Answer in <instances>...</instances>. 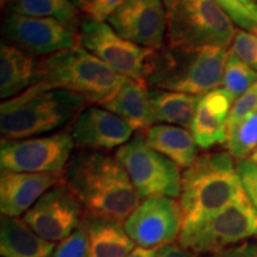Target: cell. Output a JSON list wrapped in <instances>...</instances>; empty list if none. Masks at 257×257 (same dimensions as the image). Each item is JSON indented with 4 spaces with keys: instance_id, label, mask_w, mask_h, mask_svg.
Instances as JSON below:
<instances>
[{
    "instance_id": "1",
    "label": "cell",
    "mask_w": 257,
    "mask_h": 257,
    "mask_svg": "<svg viewBox=\"0 0 257 257\" xmlns=\"http://www.w3.org/2000/svg\"><path fill=\"white\" fill-rule=\"evenodd\" d=\"M62 181L78 199L83 216L124 224L142 201L119 161L101 152L83 150L74 155Z\"/></svg>"
},
{
    "instance_id": "2",
    "label": "cell",
    "mask_w": 257,
    "mask_h": 257,
    "mask_svg": "<svg viewBox=\"0 0 257 257\" xmlns=\"http://www.w3.org/2000/svg\"><path fill=\"white\" fill-rule=\"evenodd\" d=\"M229 51L218 46L153 49L144 69V81L153 88L204 95L223 81Z\"/></svg>"
},
{
    "instance_id": "3",
    "label": "cell",
    "mask_w": 257,
    "mask_h": 257,
    "mask_svg": "<svg viewBox=\"0 0 257 257\" xmlns=\"http://www.w3.org/2000/svg\"><path fill=\"white\" fill-rule=\"evenodd\" d=\"M243 193L233 157L229 153H206L198 156L181 176V230L214 216Z\"/></svg>"
},
{
    "instance_id": "4",
    "label": "cell",
    "mask_w": 257,
    "mask_h": 257,
    "mask_svg": "<svg viewBox=\"0 0 257 257\" xmlns=\"http://www.w3.org/2000/svg\"><path fill=\"white\" fill-rule=\"evenodd\" d=\"M87 104L75 93L32 85L0 106L3 140L43 136L78 117Z\"/></svg>"
},
{
    "instance_id": "5",
    "label": "cell",
    "mask_w": 257,
    "mask_h": 257,
    "mask_svg": "<svg viewBox=\"0 0 257 257\" xmlns=\"http://www.w3.org/2000/svg\"><path fill=\"white\" fill-rule=\"evenodd\" d=\"M126 79L81 46L38 60L34 85L75 93L102 106Z\"/></svg>"
},
{
    "instance_id": "6",
    "label": "cell",
    "mask_w": 257,
    "mask_h": 257,
    "mask_svg": "<svg viewBox=\"0 0 257 257\" xmlns=\"http://www.w3.org/2000/svg\"><path fill=\"white\" fill-rule=\"evenodd\" d=\"M163 6L167 46L226 48L233 42L232 19L216 0H163Z\"/></svg>"
},
{
    "instance_id": "7",
    "label": "cell",
    "mask_w": 257,
    "mask_h": 257,
    "mask_svg": "<svg viewBox=\"0 0 257 257\" xmlns=\"http://www.w3.org/2000/svg\"><path fill=\"white\" fill-rule=\"evenodd\" d=\"M250 238H257V210L243 193L214 216L181 230L179 243L197 255H210Z\"/></svg>"
},
{
    "instance_id": "8",
    "label": "cell",
    "mask_w": 257,
    "mask_h": 257,
    "mask_svg": "<svg viewBox=\"0 0 257 257\" xmlns=\"http://www.w3.org/2000/svg\"><path fill=\"white\" fill-rule=\"evenodd\" d=\"M114 156L142 198L180 197V167L148 146L143 135H136L118 148Z\"/></svg>"
},
{
    "instance_id": "9",
    "label": "cell",
    "mask_w": 257,
    "mask_h": 257,
    "mask_svg": "<svg viewBox=\"0 0 257 257\" xmlns=\"http://www.w3.org/2000/svg\"><path fill=\"white\" fill-rule=\"evenodd\" d=\"M75 148L70 131L43 136L3 140L0 147L2 170L16 173L61 174L72 159Z\"/></svg>"
},
{
    "instance_id": "10",
    "label": "cell",
    "mask_w": 257,
    "mask_h": 257,
    "mask_svg": "<svg viewBox=\"0 0 257 257\" xmlns=\"http://www.w3.org/2000/svg\"><path fill=\"white\" fill-rule=\"evenodd\" d=\"M79 43L125 78L144 81V69L153 49L125 40L110 24L86 17L78 24ZM146 82V81H144Z\"/></svg>"
},
{
    "instance_id": "11",
    "label": "cell",
    "mask_w": 257,
    "mask_h": 257,
    "mask_svg": "<svg viewBox=\"0 0 257 257\" xmlns=\"http://www.w3.org/2000/svg\"><path fill=\"white\" fill-rule=\"evenodd\" d=\"M78 24L10 12L3 22V35L32 56H49L79 46Z\"/></svg>"
},
{
    "instance_id": "12",
    "label": "cell",
    "mask_w": 257,
    "mask_h": 257,
    "mask_svg": "<svg viewBox=\"0 0 257 257\" xmlns=\"http://www.w3.org/2000/svg\"><path fill=\"white\" fill-rule=\"evenodd\" d=\"M123 225L136 245L159 249L179 240L182 229L181 208L173 198H144Z\"/></svg>"
},
{
    "instance_id": "13",
    "label": "cell",
    "mask_w": 257,
    "mask_h": 257,
    "mask_svg": "<svg viewBox=\"0 0 257 257\" xmlns=\"http://www.w3.org/2000/svg\"><path fill=\"white\" fill-rule=\"evenodd\" d=\"M83 210L70 189L61 181L38 199L23 219L42 238L56 243L81 224Z\"/></svg>"
},
{
    "instance_id": "14",
    "label": "cell",
    "mask_w": 257,
    "mask_h": 257,
    "mask_svg": "<svg viewBox=\"0 0 257 257\" xmlns=\"http://www.w3.org/2000/svg\"><path fill=\"white\" fill-rule=\"evenodd\" d=\"M107 22L125 40L148 49H159L166 40L163 0H127Z\"/></svg>"
},
{
    "instance_id": "15",
    "label": "cell",
    "mask_w": 257,
    "mask_h": 257,
    "mask_svg": "<svg viewBox=\"0 0 257 257\" xmlns=\"http://www.w3.org/2000/svg\"><path fill=\"white\" fill-rule=\"evenodd\" d=\"M70 135L75 147L89 152H107L126 144L133 138L134 128L102 106H89L74 119Z\"/></svg>"
},
{
    "instance_id": "16",
    "label": "cell",
    "mask_w": 257,
    "mask_h": 257,
    "mask_svg": "<svg viewBox=\"0 0 257 257\" xmlns=\"http://www.w3.org/2000/svg\"><path fill=\"white\" fill-rule=\"evenodd\" d=\"M63 173H16L2 170L0 211L5 217L19 218L34 206L44 193L62 181Z\"/></svg>"
},
{
    "instance_id": "17",
    "label": "cell",
    "mask_w": 257,
    "mask_h": 257,
    "mask_svg": "<svg viewBox=\"0 0 257 257\" xmlns=\"http://www.w3.org/2000/svg\"><path fill=\"white\" fill-rule=\"evenodd\" d=\"M233 102L232 96L220 87L201 95L189 127L198 147L210 149L225 143L227 118Z\"/></svg>"
},
{
    "instance_id": "18",
    "label": "cell",
    "mask_w": 257,
    "mask_h": 257,
    "mask_svg": "<svg viewBox=\"0 0 257 257\" xmlns=\"http://www.w3.org/2000/svg\"><path fill=\"white\" fill-rule=\"evenodd\" d=\"M102 107L126 121L134 131H148L156 123L147 83L126 78Z\"/></svg>"
},
{
    "instance_id": "19",
    "label": "cell",
    "mask_w": 257,
    "mask_h": 257,
    "mask_svg": "<svg viewBox=\"0 0 257 257\" xmlns=\"http://www.w3.org/2000/svg\"><path fill=\"white\" fill-rule=\"evenodd\" d=\"M38 60L10 42L0 46V96L11 99L27 91L36 79Z\"/></svg>"
},
{
    "instance_id": "20",
    "label": "cell",
    "mask_w": 257,
    "mask_h": 257,
    "mask_svg": "<svg viewBox=\"0 0 257 257\" xmlns=\"http://www.w3.org/2000/svg\"><path fill=\"white\" fill-rule=\"evenodd\" d=\"M56 244L42 238L24 219L2 217L0 253L3 257H51Z\"/></svg>"
},
{
    "instance_id": "21",
    "label": "cell",
    "mask_w": 257,
    "mask_h": 257,
    "mask_svg": "<svg viewBox=\"0 0 257 257\" xmlns=\"http://www.w3.org/2000/svg\"><path fill=\"white\" fill-rule=\"evenodd\" d=\"M81 225L87 232L89 257H125L136 248L118 221L83 216Z\"/></svg>"
},
{
    "instance_id": "22",
    "label": "cell",
    "mask_w": 257,
    "mask_h": 257,
    "mask_svg": "<svg viewBox=\"0 0 257 257\" xmlns=\"http://www.w3.org/2000/svg\"><path fill=\"white\" fill-rule=\"evenodd\" d=\"M148 146L180 168H188L198 157V146L186 127L169 124L154 125L147 131Z\"/></svg>"
},
{
    "instance_id": "23",
    "label": "cell",
    "mask_w": 257,
    "mask_h": 257,
    "mask_svg": "<svg viewBox=\"0 0 257 257\" xmlns=\"http://www.w3.org/2000/svg\"><path fill=\"white\" fill-rule=\"evenodd\" d=\"M156 121L191 127L201 95L152 88L149 91Z\"/></svg>"
},
{
    "instance_id": "24",
    "label": "cell",
    "mask_w": 257,
    "mask_h": 257,
    "mask_svg": "<svg viewBox=\"0 0 257 257\" xmlns=\"http://www.w3.org/2000/svg\"><path fill=\"white\" fill-rule=\"evenodd\" d=\"M11 12L37 18H54L64 23L78 24V9L70 0H17Z\"/></svg>"
},
{
    "instance_id": "25",
    "label": "cell",
    "mask_w": 257,
    "mask_h": 257,
    "mask_svg": "<svg viewBox=\"0 0 257 257\" xmlns=\"http://www.w3.org/2000/svg\"><path fill=\"white\" fill-rule=\"evenodd\" d=\"M225 143L233 159H250L257 149V110L227 128Z\"/></svg>"
},
{
    "instance_id": "26",
    "label": "cell",
    "mask_w": 257,
    "mask_h": 257,
    "mask_svg": "<svg viewBox=\"0 0 257 257\" xmlns=\"http://www.w3.org/2000/svg\"><path fill=\"white\" fill-rule=\"evenodd\" d=\"M256 82V70L229 51V57L225 66L223 81H221L225 91L232 96L233 100H236Z\"/></svg>"
},
{
    "instance_id": "27",
    "label": "cell",
    "mask_w": 257,
    "mask_h": 257,
    "mask_svg": "<svg viewBox=\"0 0 257 257\" xmlns=\"http://www.w3.org/2000/svg\"><path fill=\"white\" fill-rule=\"evenodd\" d=\"M51 257H89L88 237L85 227L80 224L73 233L57 243Z\"/></svg>"
},
{
    "instance_id": "28",
    "label": "cell",
    "mask_w": 257,
    "mask_h": 257,
    "mask_svg": "<svg viewBox=\"0 0 257 257\" xmlns=\"http://www.w3.org/2000/svg\"><path fill=\"white\" fill-rule=\"evenodd\" d=\"M230 51L257 72V36L255 34L237 30Z\"/></svg>"
},
{
    "instance_id": "29",
    "label": "cell",
    "mask_w": 257,
    "mask_h": 257,
    "mask_svg": "<svg viewBox=\"0 0 257 257\" xmlns=\"http://www.w3.org/2000/svg\"><path fill=\"white\" fill-rule=\"evenodd\" d=\"M255 110H257V82L234 100L227 118L226 130Z\"/></svg>"
},
{
    "instance_id": "30",
    "label": "cell",
    "mask_w": 257,
    "mask_h": 257,
    "mask_svg": "<svg viewBox=\"0 0 257 257\" xmlns=\"http://www.w3.org/2000/svg\"><path fill=\"white\" fill-rule=\"evenodd\" d=\"M236 170L244 193L257 210V165L249 159L242 160L236 163Z\"/></svg>"
},
{
    "instance_id": "31",
    "label": "cell",
    "mask_w": 257,
    "mask_h": 257,
    "mask_svg": "<svg viewBox=\"0 0 257 257\" xmlns=\"http://www.w3.org/2000/svg\"><path fill=\"white\" fill-rule=\"evenodd\" d=\"M216 2L237 25L250 31H253L257 28V19L239 2L237 0H216Z\"/></svg>"
},
{
    "instance_id": "32",
    "label": "cell",
    "mask_w": 257,
    "mask_h": 257,
    "mask_svg": "<svg viewBox=\"0 0 257 257\" xmlns=\"http://www.w3.org/2000/svg\"><path fill=\"white\" fill-rule=\"evenodd\" d=\"M127 0H92L91 4L83 10L87 17L98 22L107 21L108 17Z\"/></svg>"
},
{
    "instance_id": "33",
    "label": "cell",
    "mask_w": 257,
    "mask_h": 257,
    "mask_svg": "<svg viewBox=\"0 0 257 257\" xmlns=\"http://www.w3.org/2000/svg\"><path fill=\"white\" fill-rule=\"evenodd\" d=\"M206 257H257V238L239 243Z\"/></svg>"
},
{
    "instance_id": "34",
    "label": "cell",
    "mask_w": 257,
    "mask_h": 257,
    "mask_svg": "<svg viewBox=\"0 0 257 257\" xmlns=\"http://www.w3.org/2000/svg\"><path fill=\"white\" fill-rule=\"evenodd\" d=\"M197 253H194L191 250L182 246L179 242L172 243L168 245L161 246L157 249L155 257H197Z\"/></svg>"
},
{
    "instance_id": "35",
    "label": "cell",
    "mask_w": 257,
    "mask_h": 257,
    "mask_svg": "<svg viewBox=\"0 0 257 257\" xmlns=\"http://www.w3.org/2000/svg\"><path fill=\"white\" fill-rule=\"evenodd\" d=\"M157 249H147L142 246H136L133 251L125 257H155Z\"/></svg>"
},
{
    "instance_id": "36",
    "label": "cell",
    "mask_w": 257,
    "mask_h": 257,
    "mask_svg": "<svg viewBox=\"0 0 257 257\" xmlns=\"http://www.w3.org/2000/svg\"><path fill=\"white\" fill-rule=\"evenodd\" d=\"M244 6L257 19V0H244Z\"/></svg>"
},
{
    "instance_id": "37",
    "label": "cell",
    "mask_w": 257,
    "mask_h": 257,
    "mask_svg": "<svg viewBox=\"0 0 257 257\" xmlns=\"http://www.w3.org/2000/svg\"><path fill=\"white\" fill-rule=\"evenodd\" d=\"M70 2L73 3L74 6H75L76 9H80V10H85L87 6L91 4L92 0H70Z\"/></svg>"
},
{
    "instance_id": "38",
    "label": "cell",
    "mask_w": 257,
    "mask_h": 257,
    "mask_svg": "<svg viewBox=\"0 0 257 257\" xmlns=\"http://www.w3.org/2000/svg\"><path fill=\"white\" fill-rule=\"evenodd\" d=\"M250 161H252L253 163H255V165H257V149L255 150V152L252 153V155L250 156V159H249Z\"/></svg>"
},
{
    "instance_id": "39",
    "label": "cell",
    "mask_w": 257,
    "mask_h": 257,
    "mask_svg": "<svg viewBox=\"0 0 257 257\" xmlns=\"http://www.w3.org/2000/svg\"><path fill=\"white\" fill-rule=\"evenodd\" d=\"M17 2V0H2V4L5 5V4H14V3Z\"/></svg>"
},
{
    "instance_id": "40",
    "label": "cell",
    "mask_w": 257,
    "mask_h": 257,
    "mask_svg": "<svg viewBox=\"0 0 257 257\" xmlns=\"http://www.w3.org/2000/svg\"><path fill=\"white\" fill-rule=\"evenodd\" d=\"M237 2H239V3H240V4H242V5H244V0H237Z\"/></svg>"
},
{
    "instance_id": "41",
    "label": "cell",
    "mask_w": 257,
    "mask_h": 257,
    "mask_svg": "<svg viewBox=\"0 0 257 257\" xmlns=\"http://www.w3.org/2000/svg\"><path fill=\"white\" fill-rule=\"evenodd\" d=\"M252 32H253V34H255V35H256V36H257V28H256V29H255V30H253Z\"/></svg>"
}]
</instances>
